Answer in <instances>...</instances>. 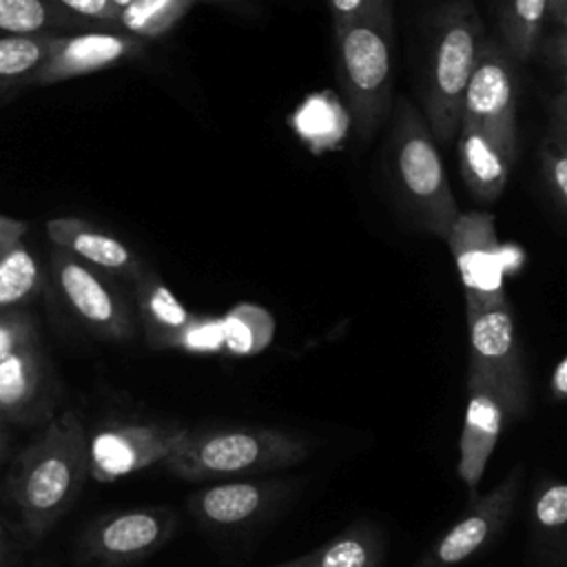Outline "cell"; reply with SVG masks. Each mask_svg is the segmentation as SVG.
I'll return each mask as SVG.
<instances>
[{
	"mask_svg": "<svg viewBox=\"0 0 567 567\" xmlns=\"http://www.w3.org/2000/svg\"><path fill=\"white\" fill-rule=\"evenodd\" d=\"M392 0H368L350 20L334 24L337 78L357 133L368 140L392 100Z\"/></svg>",
	"mask_w": 567,
	"mask_h": 567,
	"instance_id": "cell-2",
	"label": "cell"
},
{
	"mask_svg": "<svg viewBox=\"0 0 567 567\" xmlns=\"http://www.w3.org/2000/svg\"><path fill=\"white\" fill-rule=\"evenodd\" d=\"M567 527V485L558 478L543 476L529 501V529L543 551L554 547L563 551Z\"/></svg>",
	"mask_w": 567,
	"mask_h": 567,
	"instance_id": "cell-26",
	"label": "cell"
},
{
	"mask_svg": "<svg viewBox=\"0 0 567 567\" xmlns=\"http://www.w3.org/2000/svg\"><path fill=\"white\" fill-rule=\"evenodd\" d=\"M146 40L120 29H93L82 33H58L47 60L29 84H55L89 75L142 53Z\"/></svg>",
	"mask_w": 567,
	"mask_h": 567,
	"instance_id": "cell-14",
	"label": "cell"
},
{
	"mask_svg": "<svg viewBox=\"0 0 567 567\" xmlns=\"http://www.w3.org/2000/svg\"><path fill=\"white\" fill-rule=\"evenodd\" d=\"M279 483L272 481H221L188 496V512L210 529L244 527L277 501Z\"/></svg>",
	"mask_w": 567,
	"mask_h": 567,
	"instance_id": "cell-16",
	"label": "cell"
},
{
	"mask_svg": "<svg viewBox=\"0 0 567 567\" xmlns=\"http://www.w3.org/2000/svg\"><path fill=\"white\" fill-rule=\"evenodd\" d=\"M456 135L461 175L470 193L481 202H496L516 159L472 124H458Z\"/></svg>",
	"mask_w": 567,
	"mask_h": 567,
	"instance_id": "cell-20",
	"label": "cell"
},
{
	"mask_svg": "<svg viewBox=\"0 0 567 567\" xmlns=\"http://www.w3.org/2000/svg\"><path fill=\"white\" fill-rule=\"evenodd\" d=\"M383 540L370 525H352L321 547L275 567H379Z\"/></svg>",
	"mask_w": 567,
	"mask_h": 567,
	"instance_id": "cell-21",
	"label": "cell"
},
{
	"mask_svg": "<svg viewBox=\"0 0 567 567\" xmlns=\"http://www.w3.org/2000/svg\"><path fill=\"white\" fill-rule=\"evenodd\" d=\"M58 33L0 35V100L13 89L31 82L38 66L47 60Z\"/></svg>",
	"mask_w": 567,
	"mask_h": 567,
	"instance_id": "cell-25",
	"label": "cell"
},
{
	"mask_svg": "<svg viewBox=\"0 0 567 567\" xmlns=\"http://www.w3.org/2000/svg\"><path fill=\"white\" fill-rule=\"evenodd\" d=\"M0 567H11V540L2 520H0Z\"/></svg>",
	"mask_w": 567,
	"mask_h": 567,
	"instance_id": "cell-36",
	"label": "cell"
},
{
	"mask_svg": "<svg viewBox=\"0 0 567 567\" xmlns=\"http://www.w3.org/2000/svg\"><path fill=\"white\" fill-rule=\"evenodd\" d=\"M4 454H7V421L0 414V463H2Z\"/></svg>",
	"mask_w": 567,
	"mask_h": 567,
	"instance_id": "cell-37",
	"label": "cell"
},
{
	"mask_svg": "<svg viewBox=\"0 0 567 567\" xmlns=\"http://www.w3.org/2000/svg\"><path fill=\"white\" fill-rule=\"evenodd\" d=\"M485 35L472 0H450L430 16L421 97L434 142L456 137L463 91Z\"/></svg>",
	"mask_w": 567,
	"mask_h": 567,
	"instance_id": "cell-3",
	"label": "cell"
},
{
	"mask_svg": "<svg viewBox=\"0 0 567 567\" xmlns=\"http://www.w3.org/2000/svg\"><path fill=\"white\" fill-rule=\"evenodd\" d=\"M388 164L399 197L416 224L443 239L458 208L430 126L403 97L396 100L392 113Z\"/></svg>",
	"mask_w": 567,
	"mask_h": 567,
	"instance_id": "cell-5",
	"label": "cell"
},
{
	"mask_svg": "<svg viewBox=\"0 0 567 567\" xmlns=\"http://www.w3.org/2000/svg\"><path fill=\"white\" fill-rule=\"evenodd\" d=\"M47 237L53 246L115 279L133 284L144 272V264L122 239L86 219L53 217L47 221Z\"/></svg>",
	"mask_w": 567,
	"mask_h": 567,
	"instance_id": "cell-15",
	"label": "cell"
},
{
	"mask_svg": "<svg viewBox=\"0 0 567 567\" xmlns=\"http://www.w3.org/2000/svg\"><path fill=\"white\" fill-rule=\"evenodd\" d=\"M520 487L523 467L518 465L487 494L474 496L465 514L436 538L414 567H458L483 551L505 529Z\"/></svg>",
	"mask_w": 567,
	"mask_h": 567,
	"instance_id": "cell-13",
	"label": "cell"
},
{
	"mask_svg": "<svg viewBox=\"0 0 567 567\" xmlns=\"http://www.w3.org/2000/svg\"><path fill=\"white\" fill-rule=\"evenodd\" d=\"M368 0H326L328 11L332 16V27L341 24L346 20H350L352 16H357Z\"/></svg>",
	"mask_w": 567,
	"mask_h": 567,
	"instance_id": "cell-33",
	"label": "cell"
},
{
	"mask_svg": "<svg viewBox=\"0 0 567 567\" xmlns=\"http://www.w3.org/2000/svg\"><path fill=\"white\" fill-rule=\"evenodd\" d=\"M501 42L514 60H529L538 51L545 24V0H498Z\"/></svg>",
	"mask_w": 567,
	"mask_h": 567,
	"instance_id": "cell-24",
	"label": "cell"
},
{
	"mask_svg": "<svg viewBox=\"0 0 567 567\" xmlns=\"http://www.w3.org/2000/svg\"><path fill=\"white\" fill-rule=\"evenodd\" d=\"M350 124L348 109L330 93H315L299 104V109L290 117V126L299 135V140L310 146L312 153H323L334 148Z\"/></svg>",
	"mask_w": 567,
	"mask_h": 567,
	"instance_id": "cell-22",
	"label": "cell"
},
{
	"mask_svg": "<svg viewBox=\"0 0 567 567\" xmlns=\"http://www.w3.org/2000/svg\"><path fill=\"white\" fill-rule=\"evenodd\" d=\"M516 95L518 89L512 55L501 40L485 35L463 91L458 124L476 126L516 159Z\"/></svg>",
	"mask_w": 567,
	"mask_h": 567,
	"instance_id": "cell-10",
	"label": "cell"
},
{
	"mask_svg": "<svg viewBox=\"0 0 567 567\" xmlns=\"http://www.w3.org/2000/svg\"><path fill=\"white\" fill-rule=\"evenodd\" d=\"M184 432L186 427L173 421H109L86 436L89 476L113 483L159 465Z\"/></svg>",
	"mask_w": 567,
	"mask_h": 567,
	"instance_id": "cell-11",
	"label": "cell"
},
{
	"mask_svg": "<svg viewBox=\"0 0 567 567\" xmlns=\"http://www.w3.org/2000/svg\"><path fill=\"white\" fill-rule=\"evenodd\" d=\"M545 20L556 27L567 24V0H545Z\"/></svg>",
	"mask_w": 567,
	"mask_h": 567,
	"instance_id": "cell-35",
	"label": "cell"
},
{
	"mask_svg": "<svg viewBox=\"0 0 567 567\" xmlns=\"http://www.w3.org/2000/svg\"><path fill=\"white\" fill-rule=\"evenodd\" d=\"M195 2H233V0H195Z\"/></svg>",
	"mask_w": 567,
	"mask_h": 567,
	"instance_id": "cell-39",
	"label": "cell"
},
{
	"mask_svg": "<svg viewBox=\"0 0 567 567\" xmlns=\"http://www.w3.org/2000/svg\"><path fill=\"white\" fill-rule=\"evenodd\" d=\"M538 159H540V175H543L545 188L549 193V199L554 202L558 213H565V206H567V124L549 122L547 135L540 142Z\"/></svg>",
	"mask_w": 567,
	"mask_h": 567,
	"instance_id": "cell-29",
	"label": "cell"
},
{
	"mask_svg": "<svg viewBox=\"0 0 567 567\" xmlns=\"http://www.w3.org/2000/svg\"><path fill=\"white\" fill-rule=\"evenodd\" d=\"M467 390L470 399L458 439L456 472L474 496L507 416L494 392L474 383H467Z\"/></svg>",
	"mask_w": 567,
	"mask_h": 567,
	"instance_id": "cell-17",
	"label": "cell"
},
{
	"mask_svg": "<svg viewBox=\"0 0 567 567\" xmlns=\"http://www.w3.org/2000/svg\"><path fill=\"white\" fill-rule=\"evenodd\" d=\"M195 0H131L115 16V29L142 40H153L171 31Z\"/></svg>",
	"mask_w": 567,
	"mask_h": 567,
	"instance_id": "cell-28",
	"label": "cell"
},
{
	"mask_svg": "<svg viewBox=\"0 0 567 567\" xmlns=\"http://www.w3.org/2000/svg\"><path fill=\"white\" fill-rule=\"evenodd\" d=\"M177 529V516L164 505L124 507L93 518L75 543L82 567H126L164 547Z\"/></svg>",
	"mask_w": 567,
	"mask_h": 567,
	"instance_id": "cell-8",
	"label": "cell"
},
{
	"mask_svg": "<svg viewBox=\"0 0 567 567\" xmlns=\"http://www.w3.org/2000/svg\"><path fill=\"white\" fill-rule=\"evenodd\" d=\"M308 452L306 439L272 427L186 430L159 465L184 481H215L286 470Z\"/></svg>",
	"mask_w": 567,
	"mask_h": 567,
	"instance_id": "cell-4",
	"label": "cell"
},
{
	"mask_svg": "<svg viewBox=\"0 0 567 567\" xmlns=\"http://www.w3.org/2000/svg\"><path fill=\"white\" fill-rule=\"evenodd\" d=\"M29 226L0 213V310L27 308L44 288V270L27 246Z\"/></svg>",
	"mask_w": 567,
	"mask_h": 567,
	"instance_id": "cell-18",
	"label": "cell"
},
{
	"mask_svg": "<svg viewBox=\"0 0 567 567\" xmlns=\"http://www.w3.org/2000/svg\"><path fill=\"white\" fill-rule=\"evenodd\" d=\"M549 392L554 394L556 401H563L567 396V359H558L551 379H549Z\"/></svg>",
	"mask_w": 567,
	"mask_h": 567,
	"instance_id": "cell-34",
	"label": "cell"
},
{
	"mask_svg": "<svg viewBox=\"0 0 567 567\" xmlns=\"http://www.w3.org/2000/svg\"><path fill=\"white\" fill-rule=\"evenodd\" d=\"M109 2L113 4V9H115V11H120V9H122V7H126L131 0H109Z\"/></svg>",
	"mask_w": 567,
	"mask_h": 567,
	"instance_id": "cell-38",
	"label": "cell"
},
{
	"mask_svg": "<svg viewBox=\"0 0 567 567\" xmlns=\"http://www.w3.org/2000/svg\"><path fill=\"white\" fill-rule=\"evenodd\" d=\"M131 286L135 321L142 328L146 346L153 350H173L179 330L193 312L186 310L171 288L146 268Z\"/></svg>",
	"mask_w": 567,
	"mask_h": 567,
	"instance_id": "cell-19",
	"label": "cell"
},
{
	"mask_svg": "<svg viewBox=\"0 0 567 567\" xmlns=\"http://www.w3.org/2000/svg\"><path fill=\"white\" fill-rule=\"evenodd\" d=\"M55 381L27 308L0 310V414L33 425L51 416Z\"/></svg>",
	"mask_w": 567,
	"mask_h": 567,
	"instance_id": "cell-6",
	"label": "cell"
},
{
	"mask_svg": "<svg viewBox=\"0 0 567 567\" xmlns=\"http://www.w3.org/2000/svg\"><path fill=\"white\" fill-rule=\"evenodd\" d=\"M86 436L80 416L66 410L49 416L11 463L7 494L31 540L47 536L80 496L89 478Z\"/></svg>",
	"mask_w": 567,
	"mask_h": 567,
	"instance_id": "cell-1",
	"label": "cell"
},
{
	"mask_svg": "<svg viewBox=\"0 0 567 567\" xmlns=\"http://www.w3.org/2000/svg\"><path fill=\"white\" fill-rule=\"evenodd\" d=\"M470 372L467 383L494 392L507 421L527 414L529 383L523 365L516 326L507 301L485 310L467 312Z\"/></svg>",
	"mask_w": 567,
	"mask_h": 567,
	"instance_id": "cell-7",
	"label": "cell"
},
{
	"mask_svg": "<svg viewBox=\"0 0 567 567\" xmlns=\"http://www.w3.org/2000/svg\"><path fill=\"white\" fill-rule=\"evenodd\" d=\"M443 239L458 270L465 312L485 310L507 301L501 241L492 213L458 210Z\"/></svg>",
	"mask_w": 567,
	"mask_h": 567,
	"instance_id": "cell-12",
	"label": "cell"
},
{
	"mask_svg": "<svg viewBox=\"0 0 567 567\" xmlns=\"http://www.w3.org/2000/svg\"><path fill=\"white\" fill-rule=\"evenodd\" d=\"M62 11L71 13L73 18L100 27V29H115L117 11L109 0H49Z\"/></svg>",
	"mask_w": 567,
	"mask_h": 567,
	"instance_id": "cell-31",
	"label": "cell"
},
{
	"mask_svg": "<svg viewBox=\"0 0 567 567\" xmlns=\"http://www.w3.org/2000/svg\"><path fill=\"white\" fill-rule=\"evenodd\" d=\"M49 268L69 312L89 332L111 341L133 339L137 328L133 303L122 292L115 277L84 264L58 246L51 250Z\"/></svg>",
	"mask_w": 567,
	"mask_h": 567,
	"instance_id": "cell-9",
	"label": "cell"
},
{
	"mask_svg": "<svg viewBox=\"0 0 567 567\" xmlns=\"http://www.w3.org/2000/svg\"><path fill=\"white\" fill-rule=\"evenodd\" d=\"M221 319L224 354L252 357L264 352L275 337V319L268 308L257 303H235Z\"/></svg>",
	"mask_w": 567,
	"mask_h": 567,
	"instance_id": "cell-23",
	"label": "cell"
},
{
	"mask_svg": "<svg viewBox=\"0 0 567 567\" xmlns=\"http://www.w3.org/2000/svg\"><path fill=\"white\" fill-rule=\"evenodd\" d=\"M545 47V60L549 69L558 75V82L565 84V71H567V33L565 27H556V31L549 35V40H538V47Z\"/></svg>",
	"mask_w": 567,
	"mask_h": 567,
	"instance_id": "cell-32",
	"label": "cell"
},
{
	"mask_svg": "<svg viewBox=\"0 0 567 567\" xmlns=\"http://www.w3.org/2000/svg\"><path fill=\"white\" fill-rule=\"evenodd\" d=\"M173 350L190 354H224L221 319L210 315H190L186 326L179 330Z\"/></svg>",
	"mask_w": 567,
	"mask_h": 567,
	"instance_id": "cell-30",
	"label": "cell"
},
{
	"mask_svg": "<svg viewBox=\"0 0 567 567\" xmlns=\"http://www.w3.org/2000/svg\"><path fill=\"white\" fill-rule=\"evenodd\" d=\"M86 22L73 18L49 0H0V33H62Z\"/></svg>",
	"mask_w": 567,
	"mask_h": 567,
	"instance_id": "cell-27",
	"label": "cell"
}]
</instances>
